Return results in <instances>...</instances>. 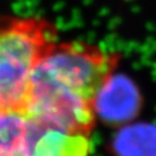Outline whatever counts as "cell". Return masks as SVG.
<instances>
[{"label": "cell", "mask_w": 156, "mask_h": 156, "mask_svg": "<svg viewBox=\"0 0 156 156\" xmlns=\"http://www.w3.org/2000/svg\"><path fill=\"white\" fill-rule=\"evenodd\" d=\"M56 42L57 28L49 20L0 19V106L24 112L33 72Z\"/></svg>", "instance_id": "cell-2"}, {"label": "cell", "mask_w": 156, "mask_h": 156, "mask_svg": "<svg viewBox=\"0 0 156 156\" xmlns=\"http://www.w3.org/2000/svg\"><path fill=\"white\" fill-rule=\"evenodd\" d=\"M119 57L84 42H56L30 78L24 103L29 119L89 136L95 100Z\"/></svg>", "instance_id": "cell-1"}, {"label": "cell", "mask_w": 156, "mask_h": 156, "mask_svg": "<svg viewBox=\"0 0 156 156\" xmlns=\"http://www.w3.org/2000/svg\"><path fill=\"white\" fill-rule=\"evenodd\" d=\"M0 156H22L21 154H8V155H0Z\"/></svg>", "instance_id": "cell-7"}, {"label": "cell", "mask_w": 156, "mask_h": 156, "mask_svg": "<svg viewBox=\"0 0 156 156\" xmlns=\"http://www.w3.org/2000/svg\"><path fill=\"white\" fill-rule=\"evenodd\" d=\"M139 88L125 75L112 74L95 100L96 116L109 124H127L141 109Z\"/></svg>", "instance_id": "cell-3"}, {"label": "cell", "mask_w": 156, "mask_h": 156, "mask_svg": "<svg viewBox=\"0 0 156 156\" xmlns=\"http://www.w3.org/2000/svg\"><path fill=\"white\" fill-rule=\"evenodd\" d=\"M117 156H156V125L127 124L113 141Z\"/></svg>", "instance_id": "cell-5"}, {"label": "cell", "mask_w": 156, "mask_h": 156, "mask_svg": "<svg viewBox=\"0 0 156 156\" xmlns=\"http://www.w3.org/2000/svg\"><path fill=\"white\" fill-rule=\"evenodd\" d=\"M89 136L73 134L29 119L22 156H88Z\"/></svg>", "instance_id": "cell-4"}, {"label": "cell", "mask_w": 156, "mask_h": 156, "mask_svg": "<svg viewBox=\"0 0 156 156\" xmlns=\"http://www.w3.org/2000/svg\"><path fill=\"white\" fill-rule=\"evenodd\" d=\"M28 128L24 112L0 106V155L22 154Z\"/></svg>", "instance_id": "cell-6"}]
</instances>
